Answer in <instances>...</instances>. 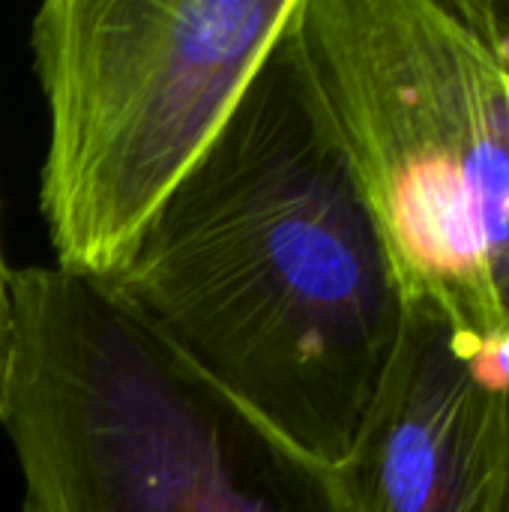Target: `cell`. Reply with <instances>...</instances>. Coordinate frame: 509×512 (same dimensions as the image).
Instances as JSON below:
<instances>
[{"label": "cell", "instance_id": "8992f818", "mask_svg": "<svg viewBox=\"0 0 509 512\" xmlns=\"http://www.w3.org/2000/svg\"><path fill=\"white\" fill-rule=\"evenodd\" d=\"M9 276H12V270L3 261V240H0V381H3L6 342H9Z\"/></svg>", "mask_w": 509, "mask_h": 512}, {"label": "cell", "instance_id": "5b68a950", "mask_svg": "<svg viewBox=\"0 0 509 512\" xmlns=\"http://www.w3.org/2000/svg\"><path fill=\"white\" fill-rule=\"evenodd\" d=\"M339 512H507L509 345L405 303L399 342L345 453Z\"/></svg>", "mask_w": 509, "mask_h": 512}, {"label": "cell", "instance_id": "7a4b0ae2", "mask_svg": "<svg viewBox=\"0 0 509 512\" xmlns=\"http://www.w3.org/2000/svg\"><path fill=\"white\" fill-rule=\"evenodd\" d=\"M318 105L402 303L509 345V36L495 0H297Z\"/></svg>", "mask_w": 509, "mask_h": 512}, {"label": "cell", "instance_id": "277c9868", "mask_svg": "<svg viewBox=\"0 0 509 512\" xmlns=\"http://www.w3.org/2000/svg\"><path fill=\"white\" fill-rule=\"evenodd\" d=\"M297 0H51L30 21L48 105L54 267L105 282L234 111Z\"/></svg>", "mask_w": 509, "mask_h": 512}, {"label": "cell", "instance_id": "3957f363", "mask_svg": "<svg viewBox=\"0 0 509 512\" xmlns=\"http://www.w3.org/2000/svg\"><path fill=\"white\" fill-rule=\"evenodd\" d=\"M0 426L24 512H339L327 468L54 264L9 276Z\"/></svg>", "mask_w": 509, "mask_h": 512}, {"label": "cell", "instance_id": "52a82bcc", "mask_svg": "<svg viewBox=\"0 0 509 512\" xmlns=\"http://www.w3.org/2000/svg\"><path fill=\"white\" fill-rule=\"evenodd\" d=\"M507 512H509V501H507Z\"/></svg>", "mask_w": 509, "mask_h": 512}, {"label": "cell", "instance_id": "6da1fadb", "mask_svg": "<svg viewBox=\"0 0 509 512\" xmlns=\"http://www.w3.org/2000/svg\"><path fill=\"white\" fill-rule=\"evenodd\" d=\"M99 285L306 459H345L405 303L291 18Z\"/></svg>", "mask_w": 509, "mask_h": 512}]
</instances>
